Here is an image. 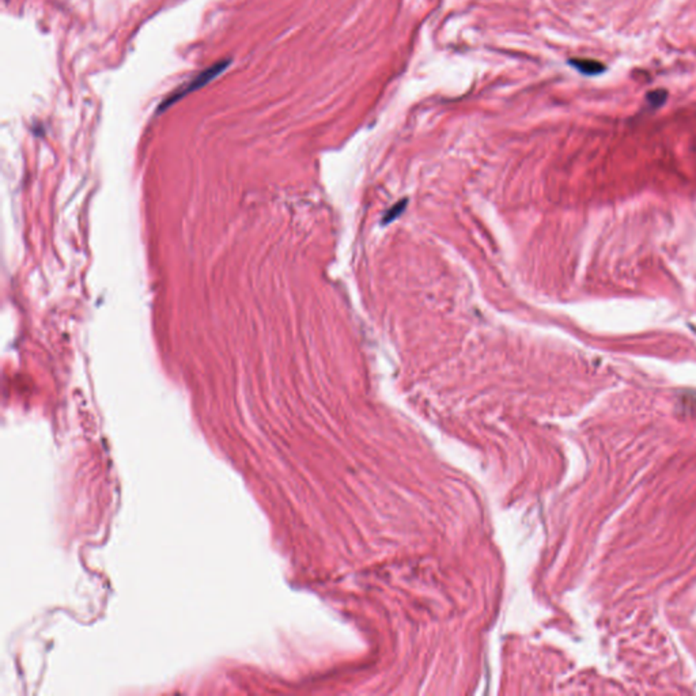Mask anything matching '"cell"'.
<instances>
[{"label":"cell","mask_w":696,"mask_h":696,"mask_svg":"<svg viewBox=\"0 0 696 696\" xmlns=\"http://www.w3.org/2000/svg\"><path fill=\"white\" fill-rule=\"evenodd\" d=\"M231 60H222L219 63H215L213 66H211L210 69L204 70V71L200 72L196 76H193L189 82H186L185 85L180 86L173 94H171L168 99H165V101H162V104L158 106V112H162L165 109H168L171 105H173L174 102L184 99L186 94L189 93H193L195 90H198L200 87H203L207 84H210L211 81H213L218 75H221L222 72L225 71L230 66Z\"/></svg>","instance_id":"6da1fadb"},{"label":"cell","mask_w":696,"mask_h":696,"mask_svg":"<svg viewBox=\"0 0 696 696\" xmlns=\"http://www.w3.org/2000/svg\"><path fill=\"white\" fill-rule=\"evenodd\" d=\"M570 64L583 75L589 76H595L605 71V66L602 63L590 59H571Z\"/></svg>","instance_id":"7a4b0ae2"},{"label":"cell","mask_w":696,"mask_h":696,"mask_svg":"<svg viewBox=\"0 0 696 696\" xmlns=\"http://www.w3.org/2000/svg\"><path fill=\"white\" fill-rule=\"evenodd\" d=\"M665 97H667V91H664V90H655V91H652V93L647 94V101H649V104L652 106L657 108V106H660V105H662L665 102Z\"/></svg>","instance_id":"3957f363"}]
</instances>
